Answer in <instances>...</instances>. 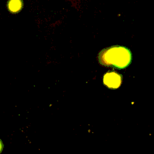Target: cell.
I'll return each instance as SVG.
<instances>
[{"label": "cell", "instance_id": "3", "mask_svg": "<svg viewBox=\"0 0 154 154\" xmlns=\"http://www.w3.org/2000/svg\"><path fill=\"white\" fill-rule=\"evenodd\" d=\"M8 10L13 13H18L23 7L22 0H8L7 4Z\"/></svg>", "mask_w": 154, "mask_h": 154}, {"label": "cell", "instance_id": "4", "mask_svg": "<svg viewBox=\"0 0 154 154\" xmlns=\"http://www.w3.org/2000/svg\"><path fill=\"white\" fill-rule=\"evenodd\" d=\"M2 149H3V144H2V141H1V140H0V153H1V151L2 150Z\"/></svg>", "mask_w": 154, "mask_h": 154}, {"label": "cell", "instance_id": "2", "mask_svg": "<svg viewBox=\"0 0 154 154\" xmlns=\"http://www.w3.org/2000/svg\"><path fill=\"white\" fill-rule=\"evenodd\" d=\"M103 82L109 88H117L121 84L122 77L116 72H109L104 75Z\"/></svg>", "mask_w": 154, "mask_h": 154}, {"label": "cell", "instance_id": "1", "mask_svg": "<svg viewBox=\"0 0 154 154\" xmlns=\"http://www.w3.org/2000/svg\"><path fill=\"white\" fill-rule=\"evenodd\" d=\"M100 63L118 69L126 67L131 61V54L126 48L116 46L102 51L99 55Z\"/></svg>", "mask_w": 154, "mask_h": 154}]
</instances>
